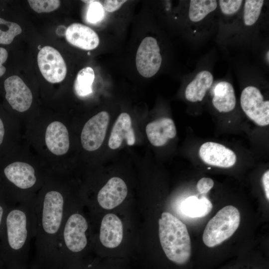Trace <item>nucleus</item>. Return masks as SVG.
Here are the masks:
<instances>
[{"label":"nucleus","instance_id":"nucleus-1","mask_svg":"<svg viewBox=\"0 0 269 269\" xmlns=\"http://www.w3.org/2000/svg\"><path fill=\"white\" fill-rule=\"evenodd\" d=\"M68 201L62 191L54 188L36 199L35 256L30 269H59L58 241Z\"/></svg>","mask_w":269,"mask_h":269},{"label":"nucleus","instance_id":"nucleus-2","mask_svg":"<svg viewBox=\"0 0 269 269\" xmlns=\"http://www.w3.org/2000/svg\"><path fill=\"white\" fill-rule=\"evenodd\" d=\"M35 200L33 198L7 210L1 258L8 269H30V244L36 233Z\"/></svg>","mask_w":269,"mask_h":269},{"label":"nucleus","instance_id":"nucleus-3","mask_svg":"<svg viewBox=\"0 0 269 269\" xmlns=\"http://www.w3.org/2000/svg\"><path fill=\"white\" fill-rule=\"evenodd\" d=\"M68 200L58 241L59 269H79L87 264L89 224L82 209Z\"/></svg>","mask_w":269,"mask_h":269},{"label":"nucleus","instance_id":"nucleus-4","mask_svg":"<svg viewBox=\"0 0 269 269\" xmlns=\"http://www.w3.org/2000/svg\"><path fill=\"white\" fill-rule=\"evenodd\" d=\"M159 237L167 259L178 266L186 264L191 253V241L186 226L168 212L158 220Z\"/></svg>","mask_w":269,"mask_h":269},{"label":"nucleus","instance_id":"nucleus-5","mask_svg":"<svg viewBox=\"0 0 269 269\" xmlns=\"http://www.w3.org/2000/svg\"><path fill=\"white\" fill-rule=\"evenodd\" d=\"M240 222V214L236 207H223L208 222L203 234V243L208 247L220 245L233 235Z\"/></svg>","mask_w":269,"mask_h":269},{"label":"nucleus","instance_id":"nucleus-6","mask_svg":"<svg viewBox=\"0 0 269 269\" xmlns=\"http://www.w3.org/2000/svg\"><path fill=\"white\" fill-rule=\"evenodd\" d=\"M240 103L245 114L260 126L269 124V101L265 100L260 90L249 86L242 91Z\"/></svg>","mask_w":269,"mask_h":269},{"label":"nucleus","instance_id":"nucleus-7","mask_svg":"<svg viewBox=\"0 0 269 269\" xmlns=\"http://www.w3.org/2000/svg\"><path fill=\"white\" fill-rule=\"evenodd\" d=\"M162 62L157 40L148 36L141 42L137 50L135 63L139 73L145 78L153 76L159 70Z\"/></svg>","mask_w":269,"mask_h":269},{"label":"nucleus","instance_id":"nucleus-8","mask_svg":"<svg viewBox=\"0 0 269 269\" xmlns=\"http://www.w3.org/2000/svg\"><path fill=\"white\" fill-rule=\"evenodd\" d=\"M37 63L42 76L50 83H59L66 75V65L62 56L51 46H45L40 50Z\"/></svg>","mask_w":269,"mask_h":269},{"label":"nucleus","instance_id":"nucleus-9","mask_svg":"<svg viewBox=\"0 0 269 269\" xmlns=\"http://www.w3.org/2000/svg\"><path fill=\"white\" fill-rule=\"evenodd\" d=\"M109 120L108 113L102 111L86 123L81 134V144L85 150L92 151L101 146L106 136Z\"/></svg>","mask_w":269,"mask_h":269},{"label":"nucleus","instance_id":"nucleus-10","mask_svg":"<svg viewBox=\"0 0 269 269\" xmlns=\"http://www.w3.org/2000/svg\"><path fill=\"white\" fill-rule=\"evenodd\" d=\"M5 98L11 108L18 112L27 111L32 102V94L29 88L18 76L11 75L3 82Z\"/></svg>","mask_w":269,"mask_h":269},{"label":"nucleus","instance_id":"nucleus-11","mask_svg":"<svg viewBox=\"0 0 269 269\" xmlns=\"http://www.w3.org/2000/svg\"><path fill=\"white\" fill-rule=\"evenodd\" d=\"M199 154L206 164L221 168H229L236 163L235 152L225 146L214 142H206L200 147Z\"/></svg>","mask_w":269,"mask_h":269},{"label":"nucleus","instance_id":"nucleus-12","mask_svg":"<svg viewBox=\"0 0 269 269\" xmlns=\"http://www.w3.org/2000/svg\"><path fill=\"white\" fill-rule=\"evenodd\" d=\"M4 174L12 184L21 191L30 190L35 186L38 179L34 168L23 162H14L4 169Z\"/></svg>","mask_w":269,"mask_h":269},{"label":"nucleus","instance_id":"nucleus-13","mask_svg":"<svg viewBox=\"0 0 269 269\" xmlns=\"http://www.w3.org/2000/svg\"><path fill=\"white\" fill-rule=\"evenodd\" d=\"M128 194L125 181L120 177L110 178L99 190L97 200L99 206L105 210H111L120 205Z\"/></svg>","mask_w":269,"mask_h":269},{"label":"nucleus","instance_id":"nucleus-14","mask_svg":"<svg viewBox=\"0 0 269 269\" xmlns=\"http://www.w3.org/2000/svg\"><path fill=\"white\" fill-rule=\"evenodd\" d=\"M123 238V225L116 214L109 213L102 218L99 230V239L105 248L114 249L119 246Z\"/></svg>","mask_w":269,"mask_h":269},{"label":"nucleus","instance_id":"nucleus-15","mask_svg":"<svg viewBox=\"0 0 269 269\" xmlns=\"http://www.w3.org/2000/svg\"><path fill=\"white\" fill-rule=\"evenodd\" d=\"M65 35L69 43L84 50L95 49L100 42L98 34L92 29L79 23L70 25L66 29Z\"/></svg>","mask_w":269,"mask_h":269},{"label":"nucleus","instance_id":"nucleus-16","mask_svg":"<svg viewBox=\"0 0 269 269\" xmlns=\"http://www.w3.org/2000/svg\"><path fill=\"white\" fill-rule=\"evenodd\" d=\"M45 139L48 149L55 155H63L69 150L68 132L65 125L60 122L54 121L48 126Z\"/></svg>","mask_w":269,"mask_h":269},{"label":"nucleus","instance_id":"nucleus-17","mask_svg":"<svg viewBox=\"0 0 269 269\" xmlns=\"http://www.w3.org/2000/svg\"><path fill=\"white\" fill-rule=\"evenodd\" d=\"M145 131L149 141L155 146L165 145L176 134L174 122L168 118H159L148 123Z\"/></svg>","mask_w":269,"mask_h":269},{"label":"nucleus","instance_id":"nucleus-18","mask_svg":"<svg viewBox=\"0 0 269 269\" xmlns=\"http://www.w3.org/2000/svg\"><path fill=\"white\" fill-rule=\"evenodd\" d=\"M124 140L129 145H134L135 141L131 118L126 113H121L116 120L109 139V146L112 149H117Z\"/></svg>","mask_w":269,"mask_h":269},{"label":"nucleus","instance_id":"nucleus-19","mask_svg":"<svg viewBox=\"0 0 269 269\" xmlns=\"http://www.w3.org/2000/svg\"><path fill=\"white\" fill-rule=\"evenodd\" d=\"M212 104L220 112L227 113L235 107L236 100L234 87L229 82L217 83L213 90Z\"/></svg>","mask_w":269,"mask_h":269},{"label":"nucleus","instance_id":"nucleus-20","mask_svg":"<svg viewBox=\"0 0 269 269\" xmlns=\"http://www.w3.org/2000/svg\"><path fill=\"white\" fill-rule=\"evenodd\" d=\"M213 80V76L210 71L202 70L198 72L186 88V99L191 102L202 101Z\"/></svg>","mask_w":269,"mask_h":269},{"label":"nucleus","instance_id":"nucleus-21","mask_svg":"<svg viewBox=\"0 0 269 269\" xmlns=\"http://www.w3.org/2000/svg\"><path fill=\"white\" fill-rule=\"evenodd\" d=\"M211 201L206 197L200 198L191 196L185 199L181 204L182 212L191 218H200L208 215L212 209Z\"/></svg>","mask_w":269,"mask_h":269},{"label":"nucleus","instance_id":"nucleus-22","mask_svg":"<svg viewBox=\"0 0 269 269\" xmlns=\"http://www.w3.org/2000/svg\"><path fill=\"white\" fill-rule=\"evenodd\" d=\"M218 5L215 0H192L189 4L188 16L194 22L203 20L210 13L215 10Z\"/></svg>","mask_w":269,"mask_h":269},{"label":"nucleus","instance_id":"nucleus-23","mask_svg":"<svg viewBox=\"0 0 269 269\" xmlns=\"http://www.w3.org/2000/svg\"><path fill=\"white\" fill-rule=\"evenodd\" d=\"M95 79V73L91 67H86L78 73L74 82V88L76 95L85 97L91 94L92 84Z\"/></svg>","mask_w":269,"mask_h":269},{"label":"nucleus","instance_id":"nucleus-24","mask_svg":"<svg viewBox=\"0 0 269 269\" xmlns=\"http://www.w3.org/2000/svg\"><path fill=\"white\" fill-rule=\"evenodd\" d=\"M21 32V28L18 24L0 16V44L10 45Z\"/></svg>","mask_w":269,"mask_h":269},{"label":"nucleus","instance_id":"nucleus-25","mask_svg":"<svg viewBox=\"0 0 269 269\" xmlns=\"http://www.w3.org/2000/svg\"><path fill=\"white\" fill-rule=\"evenodd\" d=\"M263 0H246L244 2L243 20L248 26L253 25L258 20L264 5Z\"/></svg>","mask_w":269,"mask_h":269},{"label":"nucleus","instance_id":"nucleus-26","mask_svg":"<svg viewBox=\"0 0 269 269\" xmlns=\"http://www.w3.org/2000/svg\"><path fill=\"white\" fill-rule=\"evenodd\" d=\"M28 2L30 7L37 13L51 12L60 5V1L58 0H29Z\"/></svg>","mask_w":269,"mask_h":269},{"label":"nucleus","instance_id":"nucleus-27","mask_svg":"<svg viewBox=\"0 0 269 269\" xmlns=\"http://www.w3.org/2000/svg\"><path fill=\"white\" fill-rule=\"evenodd\" d=\"M104 8L101 3L97 0L90 3L87 13V19L91 23H96L101 20L104 16Z\"/></svg>","mask_w":269,"mask_h":269},{"label":"nucleus","instance_id":"nucleus-28","mask_svg":"<svg viewBox=\"0 0 269 269\" xmlns=\"http://www.w3.org/2000/svg\"><path fill=\"white\" fill-rule=\"evenodd\" d=\"M243 0H220L219 1L220 9L225 15L231 16L236 14L241 8Z\"/></svg>","mask_w":269,"mask_h":269},{"label":"nucleus","instance_id":"nucleus-29","mask_svg":"<svg viewBox=\"0 0 269 269\" xmlns=\"http://www.w3.org/2000/svg\"><path fill=\"white\" fill-rule=\"evenodd\" d=\"M214 186L213 180L207 177L200 179L196 185L197 189L200 194H206Z\"/></svg>","mask_w":269,"mask_h":269},{"label":"nucleus","instance_id":"nucleus-30","mask_svg":"<svg viewBox=\"0 0 269 269\" xmlns=\"http://www.w3.org/2000/svg\"><path fill=\"white\" fill-rule=\"evenodd\" d=\"M127 0H105L103 8L108 12H114L121 7Z\"/></svg>","mask_w":269,"mask_h":269},{"label":"nucleus","instance_id":"nucleus-31","mask_svg":"<svg viewBox=\"0 0 269 269\" xmlns=\"http://www.w3.org/2000/svg\"><path fill=\"white\" fill-rule=\"evenodd\" d=\"M8 57L7 49L3 47H0V78L5 73L6 69L4 64L6 62Z\"/></svg>","mask_w":269,"mask_h":269},{"label":"nucleus","instance_id":"nucleus-32","mask_svg":"<svg viewBox=\"0 0 269 269\" xmlns=\"http://www.w3.org/2000/svg\"><path fill=\"white\" fill-rule=\"evenodd\" d=\"M262 183L264 186L266 196L269 199V171H266L262 176Z\"/></svg>","mask_w":269,"mask_h":269},{"label":"nucleus","instance_id":"nucleus-33","mask_svg":"<svg viewBox=\"0 0 269 269\" xmlns=\"http://www.w3.org/2000/svg\"><path fill=\"white\" fill-rule=\"evenodd\" d=\"M7 212L5 206L0 202V231L2 228L4 218Z\"/></svg>","mask_w":269,"mask_h":269},{"label":"nucleus","instance_id":"nucleus-34","mask_svg":"<svg viewBox=\"0 0 269 269\" xmlns=\"http://www.w3.org/2000/svg\"><path fill=\"white\" fill-rule=\"evenodd\" d=\"M4 134V128L3 122L0 118V145L2 142Z\"/></svg>","mask_w":269,"mask_h":269},{"label":"nucleus","instance_id":"nucleus-35","mask_svg":"<svg viewBox=\"0 0 269 269\" xmlns=\"http://www.w3.org/2000/svg\"><path fill=\"white\" fill-rule=\"evenodd\" d=\"M119 266H109V268H107V266L106 265H98L97 264L95 268L94 269H124L121 268H118Z\"/></svg>","mask_w":269,"mask_h":269},{"label":"nucleus","instance_id":"nucleus-36","mask_svg":"<svg viewBox=\"0 0 269 269\" xmlns=\"http://www.w3.org/2000/svg\"><path fill=\"white\" fill-rule=\"evenodd\" d=\"M96 265H97V263L96 262H94V263L90 262L88 264H87L85 267L79 269H94Z\"/></svg>","mask_w":269,"mask_h":269},{"label":"nucleus","instance_id":"nucleus-37","mask_svg":"<svg viewBox=\"0 0 269 269\" xmlns=\"http://www.w3.org/2000/svg\"><path fill=\"white\" fill-rule=\"evenodd\" d=\"M3 262H2V260L1 259H0V269H1V267H2V265L3 264Z\"/></svg>","mask_w":269,"mask_h":269},{"label":"nucleus","instance_id":"nucleus-38","mask_svg":"<svg viewBox=\"0 0 269 269\" xmlns=\"http://www.w3.org/2000/svg\"><path fill=\"white\" fill-rule=\"evenodd\" d=\"M268 61H269V51H268Z\"/></svg>","mask_w":269,"mask_h":269},{"label":"nucleus","instance_id":"nucleus-39","mask_svg":"<svg viewBox=\"0 0 269 269\" xmlns=\"http://www.w3.org/2000/svg\"><path fill=\"white\" fill-rule=\"evenodd\" d=\"M30 269H31L30 268Z\"/></svg>","mask_w":269,"mask_h":269}]
</instances>
